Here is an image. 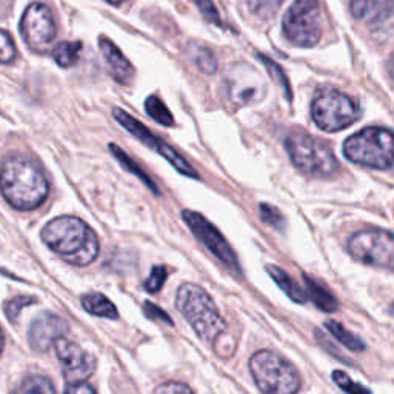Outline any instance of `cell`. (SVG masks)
Here are the masks:
<instances>
[{
	"mask_svg": "<svg viewBox=\"0 0 394 394\" xmlns=\"http://www.w3.org/2000/svg\"><path fill=\"white\" fill-rule=\"evenodd\" d=\"M42 241L63 261L87 267L99 256V239L93 228L75 216L53 219L42 228Z\"/></svg>",
	"mask_w": 394,
	"mask_h": 394,
	"instance_id": "1",
	"label": "cell"
},
{
	"mask_svg": "<svg viewBox=\"0 0 394 394\" xmlns=\"http://www.w3.org/2000/svg\"><path fill=\"white\" fill-rule=\"evenodd\" d=\"M0 191L13 208L30 212L47 200L50 185L38 165L16 154L0 165Z\"/></svg>",
	"mask_w": 394,
	"mask_h": 394,
	"instance_id": "2",
	"label": "cell"
},
{
	"mask_svg": "<svg viewBox=\"0 0 394 394\" xmlns=\"http://www.w3.org/2000/svg\"><path fill=\"white\" fill-rule=\"evenodd\" d=\"M176 308L196 334L208 344H214L226 333V322L219 313L214 300L196 283H183L179 287Z\"/></svg>",
	"mask_w": 394,
	"mask_h": 394,
	"instance_id": "3",
	"label": "cell"
},
{
	"mask_svg": "<svg viewBox=\"0 0 394 394\" xmlns=\"http://www.w3.org/2000/svg\"><path fill=\"white\" fill-rule=\"evenodd\" d=\"M344 155L361 167L388 170L394 163V133L382 126L363 128L344 142Z\"/></svg>",
	"mask_w": 394,
	"mask_h": 394,
	"instance_id": "4",
	"label": "cell"
},
{
	"mask_svg": "<svg viewBox=\"0 0 394 394\" xmlns=\"http://www.w3.org/2000/svg\"><path fill=\"white\" fill-rule=\"evenodd\" d=\"M250 371L258 388L267 394H292L300 388V376L287 359L270 350L250 357Z\"/></svg>",
	"mask_w": 394,
	"mask_h": 394,
	"instance_id": "5",
	"label": "cell"
},
{
	"mask_svg": "<svg viewBox=\"0 0 394 394\" xmlns=\"http://www.w3.org/2000/svg\"><path fill=\"white\" fill-rule=\"evenodd\" d=\"M285 148L295 167L314 177H329L337 173L339 163L329 146L304 131H292Z\"/></svg>",
	"mask_w": 394,
	"mask_h": 394,
	"instance_id": "6",
	"label": "cell"
},
{
	"mask_svg": "<svg viewBox=\"0 0 394 394\" xmlns=\"http://www.w3.org/2000/svg\"><path fill=\"white\" fill-rule=\"evenodd\" d=\"M311 117L322 131L336 133L353 125L361 117V108L342 91L322 88L311 102Z\"/></svg>",
	"mask_w": 394,
	"mask_h": 394,
	"instance_id": "7",
	"label": "cell"
},
{
	"mask_svg": "<svg viewBox=\"0 0 394 394\" xmlns=\"http://www.w3.org/2000/svg\"><path fill=\"white\" fill-rule=\"evenodd\" d=\"M353 259L376 268L394 271V233L382 228H368L354 233L346 242Z\"/></svg>",
	"mask_w": 394,
	"mask_h": 394,
	"instance_id": "8",
	"label": "cell"
},
{
	"mask_svg": "<svg viewBox=\"0 0 394 394\" xmlns=\"http://www.w3.org/2000/svg\"><path fill=\"white\" fill-rule=\"evenodd\" d=\"M283 34L296 47H314L322 38V13L317 0H295L283 17Z\"/></svg>",
	"mask_w": 394,
	"mask_h": 394,
	"instance_id": "9",
	"label": "cell"
},
{
	"mask_svg": "<svg viewBox=\"0 0 394 394\" xmlns=\"http://www.w3.org/2000/svg\"><path fill=\"white\" fill-rule=\"evenodd\" d=\"M182 219L190 228V231L195 234L196 239L202 245H205V248L212 253L214 258L221 261L225 267L231 270L233 273H241V265L237 262L236 253L233 251L230 243L226 242L225 237L221 234V231H219L212 222H208V219L196 212H191V209H183Z\"/></svg>",
	"mask_w": 394,
	"mask_h": 394,
	"instance_id": "10",
	"label": "cell"
},
{
	"mask_svg": "<svg viewBox=\"0 0 394 394\" xmlns=\"http://www.w3.org/2000/svg\"><path fill=\"white\" fill-rule=\"evenodd\" d=\"M226 96L236 105L259 104L267 94V85L259 71L245 62L234 63L225 75Z\"/></svg>",
	"mask_w": 394,
	"mask_h": 394,
	"instance_id": "11",
	"label": "cell"
},
{
	"mask_svg": "<svg viewBox=\"0 0 394 394\" xmlns=\"http://www.w3.org/2000/svg\"><path fill=\"white\" fill-rule=\"evenodd\" d=\"M113 116L116 121L121 124L126 131H130L137 141H141L143 145L148 146L153 151L160 154L165 160H168L174 168H176L183 176H188L192 179H199L197 171L182 158V155L170 146L167 142L162 141L160 137L153 134L148 128L142 125L139 121H136L133 116L128 114L121 108H113Z\"/></svg>",
	"mask_w": 394,
	"mask_h": 394,
	"instance_id": "12",
	"label": "cell"
},
{
	"mask_svg": "<svg viewBox=\"0 0 394 394\" xmlns=\"http://www.w3.org/2000/svg\"><path fill=\"white\" fill-rule=\"evenodd\" d=\"M22 38L34 53H47L56 39L58 28L50 8L45 4H31L21 21Z\"/></svg>",
	"mask_w": 394,
	"mask_h": 394,
	"instance_id": "13",
	"label": "cell"
},
{
	"mask_svg": "<svg viewBox=\"0 0 394 394\" xmlns=\"http://www.w3.org/2000/svg\"><path fill=\"white\" fill-rule=\"evenodd\" d=\"M56 354L62 365L63 379L68 385L87 382V379L96 371V357L68 339H58Z\"/></svg>",
	"mask_w": 394,
	"mask_h": 394,
	"instance_id": "14",
	"label": "cell"
},
{
	"mask_svg": "<svg viewBox=\"0 0 394 394\" xmlns=\"http://www.w3.org/2000/svg\"><path fill=\"white\" fill-rule=\"evenodd\" d=\"M68 333V324L60 316L43 311L33 320L28 332V342L34 351L45 353L58 339Z\"/></svg>",
	"mask_w": 394,
	"mask_h": 394,
	"instance_id": "15",
	"label": "cell"
},
{
	"mask_svg": "<svg viewBox=\"0 0 394 394\" xmlns=\"http://www.w3.org/2000/svg\"><path fill=\"white\" fill-rule=\"evenodd\" d=\"M99 48L105 59V63L111 77L117 82V84L130 85L134 77V68L130 63V60L124 56L122 51L116 47V43H113L106 38H100Z\"/></svg>",
	"mask_w": 394,
	"mask_h": 394,
	"instance_id": "16",
	"label": "cell"
},
{
	"mask_svg": "<svg viewBox=\"0 0 394 394\" xmlns=\"http://www.w3.org/2000/svg\"><path fill=\"white\" fill-rule=\"evenodd\" d=\"M350 10L357 21L376 23L394 13V0H351Z\"/></svg>",
	"mask_w": 394,
	"mask_h": 394,
	"instance_id": "17",
	"label": "cell"
},
{
	"mask_svg": "<svg viewBox=\"0 0 394 394\" xmlns=\"http://www.w3.org/2000/svg\"><path fill=\"white\" fill-rule=\"evenodd\" d=\"M305 280V288H307V296L313 300V304L325 313H334L339 308V302L334 297V295L329 291L322 283H319L316 279L307 276L304 274Z\"/></svg>",
	"mask_w": 394,
	"mask_h": 394,
	"instance_id": "18",
	"label": "cell"
},
{
	"mask_svg": "<svg viewBox=\"0 0 394 394\" xmlns=\"http://www.w3.org/2000/svg\"><path fill=\"white\" fill-rule=\"evenodd\" d=\"M267 273L270 274V278L278 283V287L285 292L292 302H296V304H305L308 300L307 291L302 290L299 283L282 268L276 267V265H267Z\"/></svg>",
	"mask_w": 394,
	"mask_h": 394,
	"instance_id": "19",
	"label": "cell"
},
{
	"mask_svg": "<svg viewBox=\"0 0 394 394\" xmlns=\"http://www.w3.org/2000/svg\"><path fill=\"white\" fill-rule=\"evenodd\" d=\"M80 302L82 307H84V310L88 311L89 314L106 319L119 317L116 305L106 296L100 295V292H87V295L82 296Z\"/></svg>",
	"mask_w": 394,
	"mask_h": 394,
	"instance_id": "20",
	"label": "cell"
},
{
	"mask_svg": "<svg viewBox=\"0 0 394 394\" xmlns=\"http://www.w3.org/2000/svg\"><path fill=\"white\" fill-rule=\"evenodd\" d=\"M324 327L337 342H341L345 348H348V350L357 351V353L365 350V342L362 341V339L359 336H356L354 333L348 332V329L342 324L336 322V320H327Z\"/></svg>",
	"mask_w": 394,
	"mask_h": 394,
	"instance_id": "21",
	"label": "cell"
},
{
	"mask_svg": "<svg viewBox=\"0 0 394 394\" xmlns=\"http://www.w3.org/2000/svg\"><path fill=\"white\" fill-rule=\"evenodd\" d=\"M188 56L191 59V62L195 63L196 68L204 72V75L212 76L216 72L217 70V60L214 58L213 51L204 47V45H199V43H192L190 45L188 48Z\"/></svg>",
	"mask_w": 394,
	"mask_h": 394,
	"instance_id": "22",
	"label": "cell"
},
{
	"mask_svg": "<svg viewBox=\"0 0 394 394\" xmlns=\"http://www.w3.org/2000/svg\"><path fill=\"white\" fill-rule=\"evenodd\" d=\"M108 148H109V151H111L113 154H114V158L119 160V163L122 165V167L125 168V170H128L130 171L131 174H134V176H137L139 177L146 187H148L153 192H155V195H159V188L155 187V183L151 180V177L148 176V174H146L139 165L136 163V160H133L130 155H128L125 151H122L121 148H119V146L116 145V143H109L108 145Z\"/></svg>",
	"mask_w": 394,
	"mask_h": 394,
	"instance_id": "23",
	"label": "cell"
},
{
	"mask_svg": "<svg viewBox=\"0 0 394 394\" xmlns=\"http://www.w3.org/2000/svg\"><path fill=\"white\" fill-rule=\"evenodd\" d=\"M82 51L80 42H60L53 48V59L62 68H70L77 63Z\"/></svg>",
	"mask_w": 394,
	"mask_h": 394,
	"instance_id": "24",
	"label": "cell"
},
{
	"mask_svg": "<svg viewBox=\"0 0 394 394\" xmlns=\"http://www.w3.org/2000/svg\"><path fill=\"white\" fill-rule=\"evenodd\" d=\"M14 393H43V394H53L56 393V387L53 382L40 374H30L19 383V387L13 390Z\"/></svg>",
	"mask_w": 394,
	"mask_h": 394,
	"instance_id": "25",
	"label": "cell"
},
{
	"mask_svg": "<svg viewBox=\"0 0 394 394\" xmlns=\"http://www.w3.org/2000/svg\"><path fill=\"white\" fill-rule=\"evenodd\" d=\"M145 111L151 119H154L155 122H159L163 126L174 125L173 114L158 96H150L145 100Z\"/></svg>",
	"mask_w": 394,
	"mask_h": 394,
	"instance_id": "26",
	"label": "cell"
},
{
	"mask_svg": "<svg viewBox=\"0 0 394 394\" xmlns=\"http://www.w3.org/2000/svg\"><path fill=\"white\" fill-rule=\"evenodd\" d=\"M250 11L259 19H273L282 5V0H246Z\"/></svg>",
	"mask_w": 394,
	"mask_h": 394,
	"instance_id": "27",
	"label": "cell"
},
{
	"mask_svg": "<svg viewBox=\"0 0 394 394\" xmlns=\"http://www.w3.org/2000/svg\"><path fill=\"white\" fill-rule=\"evenodd\" d=\"M259 213H261L262 221L265 224H268L270 226H273L274 230H279V231L285 230V224H287L285 217H283V214L276 207H273L270 204H261Z\"/></svg>",
	"mask_w": 394,
	"mask_h": 394,
	"instance_id": "28",
	"label": "cell"
},
{
	"mask_svg": "<svg viewBox=\"0 0 394 394\" xmlns=\"http://www.w3.org/2000/svg\"><path fill=\"white\" fill-rule=\"evenodd\" d=\"M259 59L262 60L263 65L267 67V70H268V72L271 75V77L274 79V82H276V84L283 89V94H285V97L288 100H291V89H290V84H288V80H287L285 72L282 71V68L278 65V63H274L271 59L262 56V54H259Z\"/></svg>",
	"mask_w": 394,
	"mask_h": 394,
	"instance_id": "29",
	"label": "cell"
},
{
	"mask_svg": "<svg viewBox=\"0 0 394 394\" xmlns=\"http://www.w3.org/2000/svg\"><path fill=\"white\" fill-rule=\"evenodd\" d=\"M167 278H168L167 268H165L163 265H158V267H153L148 279L145 280L143 287H145L146 291L151 292V295H154V292H159L162 290Z\"/></svg>",
	"mask_w": 394,
	"mask_h": 394,
	"instance_id": "30",
	"label": "cell"
},
{
	"mask_svg": "<svg viewBox=\"0 0 394 394\" xmlns=\"http://www.w3.org/2000/svg\"><path fill=\"white\" fill-rule=\"evenodd\" d=\"M31 304H35V299L31 296L13 297L5 304V314L8 319H10V322H17V317H19L22 308Z\"/></svg>",
	"mask_w": 394,
	"mask_h": 394,
	"instance_id": "31",
	"label": "cell"
},
{
	"mask_svg": "<svg viewBox=\"0 0 394 394\" xmlns=\"http://www.w3.org/2000/svg\"><path fill=\"white\" fill-rule=\"evenodd\" d=\"M17 56V50L11 35L0 30V63H11Z\"/></svg>",
	"mask_w": 394,
	"mask_h": 394,
	"instance_id": "32",
	"label": "cell"
},
{
	"mask_svg": "<svg viewBox=\"0 0 394 394\" xmlns=\"http://www.w3.org/2000/svg\"><path fill=\"white\" fill-rule=\"evenodd\" d=\"M333 381L339 388L345 393H370V388H365L363 385H359L351 381V378L344 371H334Z\"/></svg>",
	"mask_w": 394,
	"mask_h": 394,
	"instance_id": "33",
	"label": "cell"
},
{
	"mask_svg": "<svg viewBox=\"0 0 394 394\" xmlns=\"http://www.w3.org/2000/svg\"><path fill=\"white\" fill-rule=\"evenodd\" d=\"M196 5L208 22L221 25V16H219L213 0H196Z\"/></svg>",
	"mask_w": 394,
	"mask_h": 394,
	"instance_id": "34",
	"label": "cell"
},
{
	"mask_svg": "<svg viewBox=\"0 0 394 394\" xmlns=\"http://www.w3.org/2000/svg\"><path fill=\"white\" fill-rule=\"evenodd\" d=\"M143 311H145V314L148 316L150 319L160 320V322H165V324H168V325H173L171 317H170L167 313H165V311H163L162 308H159L158 305L151 304V302H145Z\"/></svg>",
	"mask_w": 394,
	"mask_h": 394,
	"instance_id": "35",
	"label": "cell"
},
{
	"mask_svg": "<svg viewBox=\"0 0 394 394\" xmlns=\"http://www.w3.org/2000/svg\"><path fill=\"white\" fill-rule=\"evenodd\" d=\"M155 393H167V394H171V393H187V394H191V393H195V390H192L191 387H188V385L185 383H179V382H167V383H163L160 385V387H158L154 390Z\"/></svg>",
	"mask_w": 394,
	"mask_h": 394,
	"instance_id": "36",
	"label": "cell"
},
{
	"mask_svg": "<svg viewBox=\"0 0 394 394\" xmlns=\"http://www.w3.org/2000/svg\"><path fill=\"white\" fill-rule=\"evenodd\" d=\"M67 393H89V394H93L96 393V390L91 387V385H88L87 382H82V383H76V385H67V388H65Z\"/></svg>",
	"mask_w": 394,
	"mask_h": 394,
	"instance_id": "37",
	"label": "cell"
},
{
	"mask_svg": "<svg viewBox=\"0 0 394 394\" xmlns=\"http://www.w3.org/2000/svg\"><path fill=\"white\" fill-rule=\"evenodd\" d=\"M388 71H390V76L394 79V53H393V56L388 62Z\"/></svg>",
	"mask_w": 394,
	"mask_h": 394,
	"instance_id": "38",
	"label": "cell"
},
{
	"mask_svg": "<svg viewBox=\"0 0 394 394\" xmlns=\"http://www.w3.org/2000/svg\"><path fill=\"white\" fill-rule=\"evenodd\" d=\"M4 344H5V337H4L2 328H0V354H2V351H4Z\"/></svg>",
	"mask_w": 394,
	"mask_h": 394,
	"instance_id": "39",
	"label": "cell"
},
{
	"mask_svg": "<svg viewBox=\"0 0 394 394\" xmlns=\"http://www.w3.org/2000/svg\"><path fill=\"white\" fill-rule=\"evenodd\" d=\"M11 4V0H0V10H4V8H8Z\"/></svg>",
	"mask_w": 394,
	"mask_h": 394,
	"instance_id": "40",
	"label": "cell"
},
{
	"mask_svg": "<svg viewBox=\"0 0 394 394\" xmlns=\"http://www.w3.org/2000/svg\"><path fill=\"white\" fill-rule=\"evenodd\" d=\"M108 4H111V5H121L124 2H126V0H106Z\"/></svg>",
	"mask_w": 394,
	"mask_h": 394,
	"instance_id": "41",
	"label": "cell"
}]
</instances>
